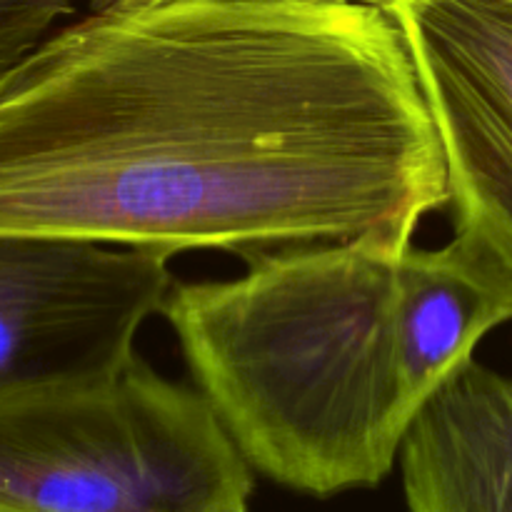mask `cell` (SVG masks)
Returning <instances> with one entry per match:
<instances>
[{
	"instance_id": "9",
	"label": "cell",
	"mask_w": 512,
	"mask_h": 512,
	"mask_svg": "<svg viewBox=\"0 0 512 512\" xmlns=\"http://www.w3.org/2000/svg\"><path fill=\"white\" fill-rule=\"evenodd\" d=\"M220 512H248V500H243V503L230 505V508H225V510H220Z\"/></svg>"
},
{
	"instance_id": "4",
	"label": "cell",
	"mask_w": 512,
	"mask_h": 512,
	"mask_svg": "<svg viewBox=\"0 0 512 512\" xmlns=\"http://www.w3.org/2000/svg\"><path fill=\"white\" fill-rule=\"evenodd\" d=\"M443 155L453 248L512 285V0H395Z\"/></svg>"
},
{
	"instance_id": "8",
	"label": "cell",
	"mask_w": 512,
	"mask_h": 512,
	"mask_svg": "<svg viewBox=\"0 0 512 512\" xmlns=\"http://www.w3.org/2000/svg\"><path fill=\"white\" fill-rule=\"evenodd\" d=\"M100 3H123V0H100ZM345 3H363V5H375V8H390L395 0H345Z\"/></svg>"
},
{
	"instance_id": "1",
	"label": "cell",
	"mask_w": 512,
	"mask_h": 512,
	"mask_svg": "<svg viewBox=\"0 0 512 512\" xmlns=\"http://www.w3.org/2000/svg\"><path fill=\"white\" fill-rule=\"evenodd\" d=\"M448 205L383 8L123 0L0 73V233L175 255L413 240Z\"/></svg>"
},
{
	"instance_id": "3",
	"label": "cell",
	"mask_w": 512,
	"mask_h": 512,
	"mask_svg": "<svg viewBox=\"0 0 512 512\" xmlns=\"http://www.w3.org/2000/svg\"><path fill=\"white\" fill-rule=\"evenodd\" d=\"M250 465L198 390L140 358L98 378L0 388V508L220 512Z\"/></svg>"
},
{
	"instance_id": "5",
	"label": "cell",
	"mask_w": 512,
	"mask_h": 512,
	"mask_svg": "<svg viewBox=\"0 0 512 512\" xmlns=\"http://www.w3.org/2000/svg\"><path fill=\"white\" fill-rule=\"evenodd\" d=\"M160 250L0 233V388L128 368L173 288Z\"/></svg>"
},
{
	"instance_id": "7",
	"label": "cell",
	"mask_w": 512,
	"mask_h": 512,
	"mask_svg": "<svg viewBox=\"0 0 512 512\" xmlns=\"http://www.w3.org/2000/svg\"><path fill=\"white\" fill-rule=\"evenodd\" d=\"M70 10V0H0V73L38 45Z\"/></svg>"
},
{
	"instance_id": "6",
	"label": "cell",
	"mask_w": 512,
	"mask_h": 512,
	"mask_svg": "<svg viewBox=\"0 0 512 512\" xmlns=\"http://www.w3.org/2000/svg\"><path fill=\"white\" fill-rule=\"evenodd\" d=\"M398 465L408 512H512V378L468 360L420 410Z\"/></svg>"
},
{
	"instance_id": "2",
	"label": "cell",
	"mask_w": 512,
	"mask_h": 512,
	"mask_svg": "<svg viewBox=\"0 0 512 512\" xmlns=\"http://www.w3.org/2000/svg\"><path fill=\"white\" fill-rule=\"evenodd\" d=\"M243 260L238 278L173 283L160 315L250 470L313 498L383 483L425 403L512 320V285L450 243Z\"/></svg>"
},
{
	"instance_id": "10",
	"label": "cell",
	"mask_w": 512,
	"mask_h": 512,
	"mask_svg": "<svg viewBox=\"0 0 512 512\" xmlns=\"http://www.w3.org/2000/svg\"><path fill=\"white\" fill-rule=\"evenodd\" d=\"M0 512H15V510H8V508H0Z\"/></svg>"
}]
</instances>
